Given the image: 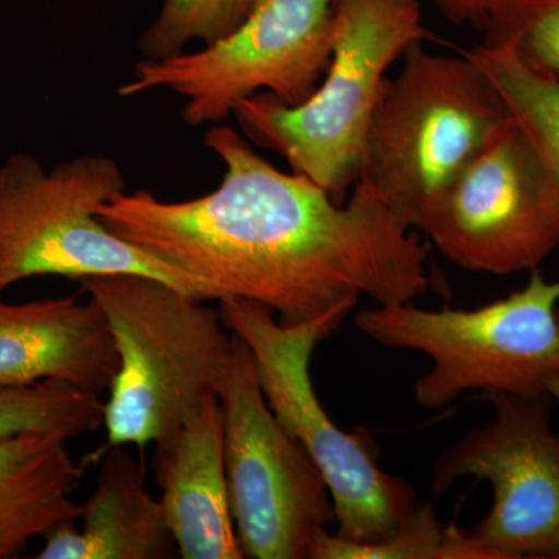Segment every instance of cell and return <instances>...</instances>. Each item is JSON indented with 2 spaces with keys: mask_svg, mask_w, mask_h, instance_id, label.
Wrapping results in <instances>:
<instances>
[{
  "mask_svg": "<svg viewBox=\"0 0 559 559\" xmlns=\"http://www.w3.org/2000/svg\"><path fill=\"white\" fill-rule=\"evenodd\" d=\"M204 143L224 165L215 190L187 201L124 190L98 218L201 280L218 301H255L283 325L348 316L360 297L392 305L428 293V242L369 186L356 182L340 204L305 176L275 168L234 128L215 124Z\"/></svg>",
  "mask_w": 559,
  "mask_h": 559,
  "instance_id": "1",
  "label": "cell"
},
{
  "mask_svg": "<svg viewBox=\"0 0 559 559\" xmlns=\"http://www.w3.org/2000/svg\"><path fill=\"white\" fill-rule=\"evenodd\" d=\"M119 355L103 425L109 447L164 443L226 384L234 336L219 310L140 274L80 280Z\"/></svg>",
  "mask_w": 559,
  "mask_h": 559,
  "instance_id": "2",
  "label": "cell"
},
{
  "mask_svg": "<svg viewBox=\"0 0 559 559\" xmlns=\"http://www.w3.org/2000/svg\"><path fill=\"white\" fill-rule=\"evenodd\" d=\"M333 50L300 105L253 95L235 109L242 135L345 202L359 178L371 116L389 69L428 39L421 0H334Z\"/></svg>",
  "mask_w": 559,
  "mask_h": 559,
  "instance_id": "3",
  "label": "cell"
},
{
  "mask_svg": "<svg viewBox=\"0 0 559 559\" xmlns=\"http://www.w3.org/2000/svg\"><path fill=\"white\" fill-rule=\"evenodd\" d=\"M401 61L371 116L358 182L418 231L429 209L509 116L468 55L433 53L423 40Z\"/></svg>",
  "mask_w": 559,
  "mask_h": 559,
  "instance_id": "4",
  "label": "cell"
},
{
  "mask_svg": "<svg viewBox=\"0 0 559 559\" xmlns=\"http://www.w3.org/2000/svg\"><path fill=\"white\" fill-rule=\"evenodd\" d=\"M219 314L227 330L252 353L272 414L325 477L334 506V533L356 544L393 538L417 509V492L381 468L366 430L345 432L331 419L312 384L316 347L347 316L288 326L264 305L235 297L219 300Z\"/></svg>",
  "mask_w": 559,
  "mask_h": 559,
  "instance_id": "5",
  "label": "cell"
},
{
  "mask_svg": "<svg viewBox=\"0 0 559 559\" xmlns=\"http://www.w3.org/2000/svg\"><path fill=\"white\" fill-rule=\"evenodd\" d=\"M558 310L559 280L536 270L524 288L476 310L377 305L360 310L355 325L382 347L428 356L414 396L423 409L441 411L469 392L547 395L559 373Z\"/></svg>",
  "mask_w": 559,
  "mask_h": 559,
  "instance_id": "6",
  "label": "cell"
},
{
  "mask_svg": "<svg viewBox=\"0 0 559 559\" xmlns=\"http://www.w3.org/2000/svg\"><path fill=\"white\" fill-rule=\"evenodd\" d=\"M127 190L120 165L83 154L50 170L31 153L0 162V290L43 275L69 280L140 274L162 280L201 300L215 290L131 245L97 216L102 204Z\"/></svg>",
  "mask_w": 559,
  "mask_h": 559,
  "instance_id": "7",
  "label": "cell"
},
{
  "mask_svg": "<svg viewBox=\"0 0 559 559\" xmlns=\"http://www.w3.org/2000/svg\"><path fill=\"white\" fill-rule=\"evenodd\" d=\"M333 5L334 0H253L240 25L215 43L138 62L119 94L170 91L186 100L182 119L190 127L218 124L259 94L300 105L330 64Z\"/></svg>",
  "mask_w": 559,
  "mask_h": 559,
  "instance_id": "8",
  "label": "cell"
},
{
  "mask_svg": "<svg viewBox=\"0 0 559 559\" xmlns=\"http://www.w3.org/2000/svg\"><path fill=\"white\" fill-rule=\"evenodd\" d=\"M231 336L219 400L231 516L242 554L310 559L314 536L334 525L329 485L300 441L272 414L248 345Z\"/></svg>",
  "mask_w": 559,
  "mask_h": 559,
  "instance_id": "9",
  "label": "cell"
},
{
  "mask_svg": "<svg viewBox=\"0 0 559 559\" xmlns=\"http://www.w3.org/2000/svg\"><path fill=\"white\" fill-rule=\"evenodd\" d=\"M443 259L479 274L539 270L559 250V198L507 117L419 224Z\"/></svg>",
  "mask_w": 559,
  "mask_h": 559,
  "instance_id": "10",
  "label": "cell"
},
{
  "mask_svg": "<svg viewBox=\"0 0 559 559\" xmlns=\"http://www.w3.org/2000/svg\"><path fill=\"white\" fill-rule=\"evenodd\" d=\"M495 417L437 455L436 498L474 477L491 485L487 516L463 528L496 559H559V436L549 395H491Z\"/></svg>",
  "mask_w": 559,
  "mask_h": 559,
  "instance_id": "11",
  "label": "cell"
},
{
  "mask_svg": "<svg viewBox=\"0 0 559 559\" xmlns=\"http://www.w3.org/2000/svg\"><path fill=\"white\" fill-rule=\"evenodd\" d=\"M117 370L108 322L90 297L7 304L0 290V390L60 380L100 396Z\"/></svg>",
  "mask_w": 559,
  "mask_h": 559,
  "instance_id": "12",
  "label": "cell"
},
{
  "mask_svg": "<svg viewBox=\"0 0 559 559\" xmlns=\"http://www.w3.org/2000/svg\"><path fill=\"white\" fill-rule=\"evenodd\" d=\"M154 471L179 558H245L231 516L219 396H209L170 440L157 444Z\"/></svg>",
  "mask_w": 559,
  "mask_h": 559,
  "instance_id": "13",
  "label": "cell"
},
{
  "mask_svg": "<svg viewBox=\"0 0 559 559\" xmlns=\"http://www.w3.org/2000/svg\"><path fill=\"white\" fill-rule=\"evenodd\" d=\"M124 447H109L97 487L81 503V528L62 522L43 536L38 559H168L179 557L146 469Z\"/></svg>",
  "mask_w": 559,
  "mask_h": 559,
  "instance_id": "14",
  "label": "cell"
},
{
  "mask_svg": "<svg viewBox=\"0 0 559 559\" xmlns=\"http://www.w3.org/2000/svg\"><path fill=\"white\" fill-rule=\"evenodd\" d=\"M68 441L33 433L0 443V559L20 558L32 539L80 520L72 492L83 468Z\"/></svg>",
  "mask_w": 559,
  "mask_h": 559,
  "instance_id": "15",
  "label": "cell"
},
{
  "mask_svg": "<svg viewBox=\"0 0 559 559\" xmlns=\"http://www.w3.org/2000/svg\"><path fill=\"white\" fill-rule=\"evenodd\" d=\"M465 53L487 76L559 198V79L532 68L507 44L481 43Z\"/></svg>",
  "mask_w": 559,
  "mask_h": 559,
  "instance_id": "16",
  "label": "cell"
},
{
  "mask_svg": "<svg viewBox=\"0 0 559 559\" xmlns=\"http://www.w3.org/2000/svg\"><path fill=\"white\" fill-rule=\"evenodd\" d=\"M100 396L70 382L46 380L0 390V443L33 433L66 440L95 432L103 425Z\"/></svg>",
  "mask_w": 559,
  "mask_h": 559,
  "instance_id": "17",
  "label": "cell"
},
{
  "mask_svg": "<svg viewBox=\"0 0 559 559\" xmlns=\"http://www.w3.org/2000/svg\"><path fill=\"white\" fill-rule=\"evenodd\" d=\"M310 559H496L469 543L463 528L443 527L430 503L417 509L393 538L385 543L356 544L322 530L312 539Z\"/></svg>",
  "mask_w": 559,
  "mask_h": 559,
  "instance_id": "18",
  "label": "cell"
},
{
  "mask_svg": "<svg viewBox=\"0 0 559 559\" xmlns=\"http://www.w3.org/2000/svg\"><path fill=\"white\" fill-rule=\"evenodd\" d=\"M253 0H165L159 16L140 35L146 60L186 50L191 40L215 43L248 16Z\"/></svg>",
  "mask_w": 559,
  "mask_h": 559,
  "instance_id": "19",
  "label": "cell"
},
{
  "mask_svg": "<svg viewBox=\"0 0 559 559\" xmlns=\"http://www.w3.org/2000/svg\"><path fill=\"white\" fill-rule=\"evenodd\" d=\"M481 31L485 44H507L532 68L559 79V0H499Z\"/></svg>",
  "mask_w": 559,
  "mask_h": 559,
  "instance_id": "20",
  "label": "cell"
},
{
  "mask_svg": "<svg viewBox=\"0 0 559 559\" xmlns=\"http://www.w3.org/2000/svg\"><path fill=\"white\" fill-rule=\"evenodd\" d=\"M451 24L481 28L499 0H429Z\"/></svg>",
  "mask_w": 559,
  "mask_h": 559,
  "instance_id": "21",
  "label": "cell"
},
{
  "mask_svg": "<svg viewBox=\"0 0 559 559\" xmlns=\"http://www.w3.org/2000/svg\"><path fill=\"white\" fill-rule=\"evenodd\" d=\"M547 395L550 396L551 401L559 404V373L555 374V377L549 381V384H547Z\"/></svg>",
  "mask_w": 559,
  "mask_h": 559,
  "instance_id": "22",
  "label": "cell"
}]
</instances>
